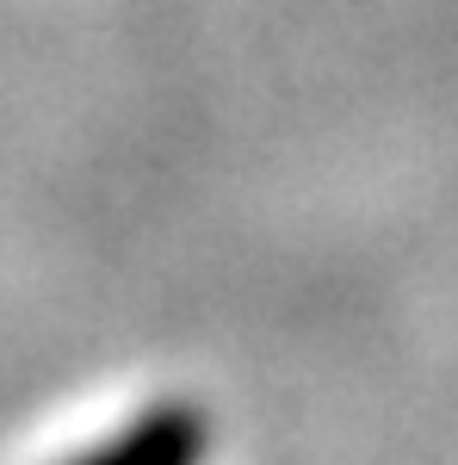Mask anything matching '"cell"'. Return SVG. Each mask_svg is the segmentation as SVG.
Returning a JSON list of instances; mask_svg holds the SVG:
<instances>
[{"instance_id": "obj_1", "label": "cell", "mask_w": 458, "mask_h": 465, "mask_svg": "<svg viewBox=\"0 0 458 465\" xmlns=\"http://www.w3.org/2000/svg\"><path fill=\"white\" fill-rule=\"evenodd\" d=\"M205 453H211V422L192 403H155L63 465H205Z\"/></svg>"}]
</instances>
